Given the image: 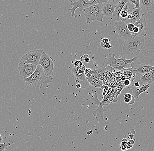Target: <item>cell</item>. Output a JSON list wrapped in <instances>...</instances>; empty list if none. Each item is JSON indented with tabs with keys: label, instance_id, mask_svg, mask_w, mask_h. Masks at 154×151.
Instances as JSON below:
<instances>
[{
	"label": "cell",
	"instance_id": "1",
	"mask_svg": "<svg viewBox=\"0 0 154 151\" xmlns=\"http://www.w3.org/2000/svg\"><path fill=\"white\" fill-rule=\"evenodd\" d=\"M53 79L52 76H48L45 74L41 65H38L33 74L23 80L28 85L35 86L37 87L41 86L47 88L49 87V84L52 82Z\"/></svg>",
	"mask_w": 154,
	"mask_h": 151
},
{
	"label": "cell",
	"instance_id": "2",
	"mask_svg": "<svg viewBox=\"0 0 154 151\" xmlns=\"http://www.w3.org/2000/svg\"><path fill=\"white\" fill-rule=\"evenodd\" d=\"M138 58L134 57L132 59H127L124 56L120 58L116 59L115 55L114 53L109 54L108 56L106 57L103 62V66L106 67L110 66L116 71H121L125 69V66L128 64H131V67L133 64L136 62Z\"/></svg>",
	"mask_w": 154,
	"mask_h": 151
},
{
	"label": "cell",
	"instance_id": "3",
	"mask_svg": "<svg viewBox=\"0 0 154 151\" xmlns=\"http://www.w3.org/2000/svg\"><path fill=\"white\" fill-rule=\"evenodd\" d=\"M145 46V40L141 36H137L126 41L123 50L129 55H138Z\"/></svg>",
	"mask_w": 154,
	"mask_h": 151
},
{
	"label": "cell",
	"instance_id": "4",
	"mask_svg": "<svg viewBox=\"0 0 154 151\" xmlns=\"http://www.w3.org/2000/svg\"><path fill=\"white\" fill-rule=\"evenodd\" d=\"M103 3L92 5L84 9V16L86 19V23L90 24L93 21H98L103 23L104 16L102 12Z\"/></svg>",
	"mask_w": 154,
	"mask_h": 151
},
{
	"label": "cell",
	"instance_id": "5",
	"mask_svg": "<svg viewBox=\"0 0 154 151\" xmlns=\"http://www.w3.org/2000/svg\"><path fill=\"white\" fill-rule=\"evenodd\" d=\"M107 2L106 0H79L75 2L71 3L72 8L69 9L72 14V17L77 18L78 15L75 14V11L78 9L79 11H83L84 9L92 5L98 4Z\"/></svg>",
	"mask_w": 154,
	"mask_h": 151
},
{
	"label": "cell",
	"instance_id": "6",
	"mask_svg": "<svg viewBox=\"0 0 154 151\" xmlns=\"http://www.w3.org/2000/svg\"><path fill=\"white\" fill-rule=\"evenodd\" d=\"M44 52L43 50H32L29 51L21 58L20 62L30 63L33 65H38L39 60Z\"/></svg>",
	"mask_w": 154,
	"mask_h": 151
},
{
	"label": "cell",
	"instance_id": "7",
	"mask_svg": "<svg viewBox=\"0 0 154 151\" xmlns=\"http://www.w3.org/2000/svg\"><path fill=\"white\" fill-rule=\"evenodd\" d=\"M38 65L43 67L45 74L48 76H52L54 69V63L52 58L50 57L45 53H42Z\"/></svg>",
	"mask_w": 154,
	"mask_h": 151
},
{
	"label": "cell",
	"instance_id": "8",
	"mask_svg": "<svg viewBox=\"0 0 154 151\" xmlns=\"http://www.w3.org/2000/svg\"><path fill=\"white\" fill-rule=\"evenodd\" d=\"M154 0H140L141 18L148 20L154 11Z\"/></svg>",
	"mask_w": 154,
	"mask_h": 151
},
{
	"label": "cell",
	"instance_id": "9",
	"mask_svg": "<svg viewBox=\"0 0 154 151\" xmlns=\"http://www.w3.org/2000/svg\"><path fill=\"white\" fill-rule=\"evenodd\" d=\"M114 27L119 37L122 38L125 41L129 40L133 37L131 32L128 30L127 24L125 21L121 20L117 22L116 21Z\"/></svg>",
	"mask_w": 154,
	"mask_h": 151
},
{
	"label": "cell",
	"instance_id": "10",
	"mask_svg": "<svg viewBox=\"0 0 154 151\" xmlns=\"http://www.w3.org/2000/svg\"><path fill=\"white\" fill-rule=\"evenodd\" d=\"M36 66V65L30 63L19 62L18 70L21 79L24 80L29 77L35 71Z\"/></svg>",
	"mask_w": 154,
	"mask_h": 151
},
{
	"label": "cell",
	"instance_id": "11",
	"mask_svg": "<svg viewBox=\"0 0 154 151\" xmlns=\"http://www.w3.org/2000/svg\"><path fill=\"white\" fill-rule=\"evenodd\" d=\"M131 67L136 72V75L137 76H141L143 74L154 70V66H151L147 63L135 64L133 65Z\"/></svg>",
	"mask_w": 154,
	"mask_h": 151
},
{
	"label": "cell",
	"instance_id": "12",
	"mask_svg": "<svg viewBox=\"0 0 154 151\" xmlns=\"http://www.w3.org/2000/svg\"><path fill=\"white\" fill-rule=\"evenodd\" d=\"M93 95L91 96V100L92 103L93 104H96V105H99V107L95 111L92 112V114L94 116H96L97 114H100V115L101 119L103 120V113L104 111H106V110L104 109L103 108V105H105L104 104L103 101H100L98 100V98H97V95L96 94V92H94Z\"/></svg>",
	"mask_w": 154,
	"mask_h": 151
},
{
	"label": "cell",
	"instance_id": "13",
	"mask_svg": "<svg viewBox=\"0 0 154 151\" xmlns=\"http://www.w3.org/2000/svg\"><path fill=\"white\" fill-rule=\"evenodd\" d=\"M115 1L104 3L102 5V10L104 16L110 17L112 16L115 10Z\"/></svg>",
	"mask_w": 154,
	"mask_h": 151
},
{
	"label": "cell",
	"instance_id": "14",
	"mask_svg": "<svg viewBox=\"0 0 154 151\" xmlns=\"http://www.w3.org/2000/svg\"><path fill=\"white\" fill-rule=\"evenodd\" d=\"M129 2V0H120L118 3L115 5V10L112 16L116 22L120 21V12L125 7V5Z\"/></svg>",
	"mask_w": 154,
	"mask_h": 151
},
{
	"label": "cell",
	"instance_id": "15",
	"mask_svg": "<svg viewBox=\"0 0 154 151\" xmlns=\"http://www.w3.org/2000/svg\"><path fill=\"white\" fill-rule=\"evenodd\" d=\"M134 26L137 27L139 29V33L137 36H141L145 32L147 29V23L146 20L141 18L139 20L137 21L134 23Z\"/></svg>",
	"mask_w": 154,
	"mask_h": 151
},
{
	"label": "cell",
	"instance_id": "16",
	"mask_svg": "<svg viewBox=\"0 0 154 151\" xmlns=\"http://www.w3.org/2000/svg\"><path fill=\"white\" fill-rule=\"evenodd\" d=\"M140 81L151 84L154 81V70L149 71L141 76L140 78Z\"/></svg>",
	"mask_w": 154,
	"mask_h": 151
},
{
	"label": "cell",
	"instance_id": "17",
	"mask_svg": "<svg viewBox=\"0 0 154 151\" xmlns=\"http://www.w3.org/2000/svg\"><path fill=\"white\" fill-rule=\"evenodd\" d=\"M149 87H150V85L148 83L145 85L144 84V85H142L140 88L139 87L136 88V87H133L132 93L134 95V98H138L140 94L147 91Z\"/></svg>",
	"mask_w": 154,
	"mask_h": 151
},
{
	"label": "cell",
	"instance_id": "18",
	"mask_svg": "<svg viewBox=\"0 0 154 151\" xmlns=\"http://www.w3.org/2000/svg\"><path fill=\"white\" fill-rule=\"evenodd\" d=\"M88 81L92 86L97 88H100L104 85L103 79L96 78L94 76H91L90 77L87 78Z\"/></svg>",
	"mask_w": 154,
	"mask_h": 151
},
{
	"label": "cell",
	"instance_id": "19",
	"mask_svg": "<svg viewBox=\"0 0 154 151\" xmlns=\"http://www.w3.org/2000/svg\"><path fill=\"white\" fill-rule=\"evenodd\" d=\"M72 72L75 78V81L76 82L83 83L85 81L86 77H85L84 73L82 74H79L77 72V68L74 66L72 68Z\"/></svg>",
	"mask_w": 154,
	"mask_h": 151
},
{
	"label": "cell",
	"instance_id": "20",
	"mask_svg": "<svg viewBox=\"0 0 154 151\" xmlns=\"http://www.w3.org/2000/svg\"><path fill=\"white\" fill-rule=\"evenodd\" d=\"M131 13L132 18L131 20H129V23L134 24L137 21L141 18L140 8H139L138 9H133Z\"/></svg>",
	"mask_w": 154,
	"mask_h": 151
},
{
	"label": "cell",
	"instance_id": "21",
	"mask_svg": "<svg viewBox=\"0 0 154 151\" xmlns=\"http://www.w3.org/2000/svg\"><path fill=\"white\" fill-rule=\"evenodd\" d=\"M126 5L120 12V20L125 22L127 20V17L128 14H130L129 13L130 11L129 8L128 6H126Z\"/></svg>",
	"mask_w": 154,
	"mask_h": 151
},
{
	"label": "cell",
	"instance_id": "22",
	"mask_svg": "<svg viewBox=\"0 0 154 151\" xmlns=\"http://www.w3.org/2000/svg\"><path fill=\"white\" fill-rule=\"evenodd\" d=\"M124 101L126 104L132 105L134 103L135 101V98L130 93H126L124 96Z\"/></svg>",
	"mask_w": 154,
	"mask_h": 151
},
{
	"label": "cell",
	"instance_id": "23",
	"mask_svg": "<svg viewBox=\"0 0 154 151\" xmlns=\"http://www.w3.org/2000/svg\"><path fill=\"white\" fill-rule=\"evenodd\" d=\"M128 141L127 138H124L122 139V142L120 143V148L121 150L125 151L127 150V144Z\"/></svg>",
	"mask_w": 154,
	"mask_h": 151
},
{
	"label": "cell",
	"instance_id": "24",
	"mask_svg": "<svg viewBox=\"0 0 154 151\" xmlns=\"http://www.w3.org/2000/svg\"><path fill=\"white\" fill-rule=\"evenodd\" d=\"M10 142H5V143H0V151H5L7 149L8 147L10 146Z\"/></svg>",
	"mask_w": 154,
	"mask_h": 151
},
{
	"label": "cell",
	"instance_id": "25",
	"mask_svg": "<svg viewBox=\"0 0 154 151\" xmlns=\"http://www.w3.org/2000/svg\"><path fill=\"white\" fill-rule=\"evenodd\" d=\"M130 2L134 5L133 9H138L140 8V0H129Z\"/></svg>",
	"mask_w": 154,
	"mask_h": 151
},
{
	"label": "cell",
	"instance_id": "26",
	"mask_svg": "<svg viewBox=\"0 0 154 151\" xmlns=\"http://www.w3.org/2000/svg\"><path fill=\"white\" fill-rule=\"evenodd\" d=\"M86 79L92 76V70L90 68H86L84 72Z\"/></svg>",
	"mask_w": 154,
	"mask_h": 151
},
{
	"label": "cell",
	"instance_id": "27",
	"mask_svg": "<svg viewBox=\"0 0 154 151\" xmlns=\"http://www.w3.org/2000/svg\"><path fill=\"white\" fill-rule=\"evenodd\" d=\"M100 45L102 48L104 49H109L112 48V46L109 43H105V44L101 43Z\"/></svg>",
	"mask_w": 154,
	"mask_h": 151
},
{
	"label": "cell",
	"instance_id": "28",
	"mask_svg": "<svg viewBox=\"0 0 154 151\" xmlns=\"http://www.w3.org/2000/svg\"><path fill=\"white\" fill-rule=\"evenodd\" d=\"M125 86L124 87H122V88H113L112 89V92L114 93L115 95H116V96H118V95H120V92L122 91V89L124 88Z\"/></svg>",
	"mask_w": 154,
	"mask_h": 151
},
{
	"label": "cell",
	"instance_id": "29",
	"mask_svg": "<svg viewBox=\"0 0 154 151\" xmlns=\"http://www.w3.org/2000/svg\"><path fill=\"white\" fill-rule=\"evenodd\" d=\"M85 69H86V67H85V66L83 64V65H82L79 68H77V71L79 74H82L84 73Z\"/></svg>",
	"mask_w": 154,
	"mask_h": 151
},
{
	"label": "cell",
	"instance_id": "30",
	"mask_svg": "<svg viewBox=\"0 0 154 151\" xmlns=\"http://www.w3.org/2000/svg\"><path fill=\"white\" fill-rule=\"evenodd\" d=\"M127 25L128 30L130 32L132 33L133 32V30L135 27L134 24L131 23H128Z\"/></svg>",
	"mask_w": 154,
	"mask_h": 151
},
{
	"label": "cell",
	"instance_id": "31",
	"mask_svg": "<svg viewBox=\"0 0 154 151\" xmlns=\"http://www.w3.org/2000/svg\"><path fill=\"white\" fill-rule=\"evenodd\" d=\"M82 65V62L81 61V60H77V61L74 62V66L76 68H79V67H80Z\"/></svg>",
	"mask_w": 154,
	"mask_h": 151
},
{
	"label": "cell",
	"instance_id": "32",
	"mask_svg": "<svg viewBox=\"0 0 154 151\" xmlns=\"http://www.w3.org/2000/svg\"><path fill=\"white\" fill-rule=\"evenodd\" d=\"M132 82L130 80L126 79L123 81V84L125 86H129L131 85Z\"/></svg>",
	"mask_w": 154,
	"mask_h": 151
},
{
	"label": "cell",
	"instance_id": "33",
	"mask_svg": "<svg viewBox=\"0 0 154 151\" xmlns=\"http://www.w3.org/2000/svg\"><path fill=\"white\" fill-rule=\"evenodd\" d=\"M83 59H84L85 62L86 63H88L90 61V59H89V56L88 54H85L83 56Z\"/></svg>",
	"mask_w": 154,
	"mask_h": 151
},
{
	"label": "cell",
	"instance_id": "34",
	"mask_svg": "<svg viewBox=\"0 0 154 151\" xmlns=\"http://www.w3.org/2000/svg\"><path fill=\"white\" fill-rule=\"evenodd\" d=\"M133 145L129 141H128L127 144V149H131L133 147Z\"/></svg>",
	"mask_w": 154,
	"mask_h": 151
},
{
	"label": "cell",
	"instance_id": "35",
	"mask_svg": "<svg viewBox=\"0 0 154 151\" xmlns=\"http://www.w3.org/2000/svg\"><path fill=\"white\" fill-rule=\"evenodd\" d=\"M109 39L108 38H106V37H105V38H103V39H102V40H101V43H104L105 44V43H109Z\"/></svg>",
	"mask_w": 154,
	"mask_h": 151
},
{
	"label": "cell",
	"instance_id": "36",
	"mask_svg": "<svg viewBox=\"0 0 154 151\" xmlns=\"http://www.w3.org/2000/svg\"><path fill=\"white\" fill-rule=\"evenodd\" d=\"M140 84L138 81L135 82L133 83V87L138 88L140 87Z\"/></svg>",
	"mask_w": 154,
	"mask_h": 151
},
{
	"label": "cell",
	"instance_id": "37",
	"mask_svg": "<svg viewBox=\"0 0 154 151\" xmlns=\"http://www.w3.org/2000/svg\"><path fill=\"white\" fill-rule=\"evenodd\" d=\"M81 85L80 83H77L76 85V87L77 89H80V88H81Z\"/></svg>",
	"mask_w": 154,
	"mask_h": 151
},
{
	"label": "cell",
	"instance_id": "38",
	"mask_svg": "<svg viewBox=\"0 0 154 151\" xmlns=\"http://www.w3.org/2000/svg\"><path fill=\"white\" fill-rule=\"evenodd\" d=\"M134 136V134H132L131 132L129 135V137L131 138V139H132Z\"/></svg>",
	"mask_w": 154,
	"mask_h": 151
},
{
	"label": "cell",
	"instance_id": "39",
	"mask_svg": "<svg viewBox=\"0 0 154 151\" xmlns=\"http://www.w3.org/2000/svg\"><path fill=\"white\" fill-rule=\"evenodd\" d=\"M126 78H125V77L124 75L122 76L121 77V80L122 81H124L126 80Z\"/></svg>",
	"mask_w": 154,
	"mask_h": 151
},
{
	"label": "cell",
	"instance_id": "40",
	"mask_svg": "<svg viewBox=\"0 0 154 151\" xmlns=\"http://www.w3.org/2000/svg\"><path fill=\"white\" fill-rule=\"evenodd\" d=\"M3 141V137L2 136V134L0 133V143H2Z\"/></svg>",
	"mask_w": 154,
	"mask_h": 151
},
{
	"label": "cell",
	"instance_id": "41",
	"mask_svg": "<svg viewBox=\"0 0 154 151\" xmlns=\"http://www.w3.org/2000/svg\"><path fill=\"white\" fill-rule=\"evenodd\" d=\"M64 1H66V0H64ZM67 1H69L71 3H73L76 2L77 1H79V0H67Z\"/></svg>",
	"mask_w": 154,
	"mask_h": 151
},
{
	"label": "cell",
	"instance_id": "42",
	"mask_svg": "<svg viewBox=\"0 0 154 151\" xmlns=\"http://www.w3.org/2000/svg\"><path fill=\"white\" fill-rule=\"evenodd\" d=\"M106 2H109L112 1H116V0H106Z\"/></svg>",
	"mask_w": 154,
	"mask_h": 151
}]
</instances>
